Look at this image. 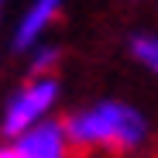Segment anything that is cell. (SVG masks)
<instances>
[{
	"label": "cell",
	"instance_id": "1",
	"mask_svg": "<svg viewBox=\"0 0 158 158\" xmlns=\"http://www.w3.org/2000/svg\"><path fill=\"white\" fill-rule=\"evenodd\" d=\"M65 134L76 148H110L131 151L144 138V120L120 103H100V107L76 114L65 120Z\"/></svg>",
	"mask_w": 158,
	"mask_h": 158
},
{
	"label": "cell",
	"instance_id": "2",
	"mask_svg": "<svg viewBox=\"0 0 158 158\" xmlns=\"http://www.w3.org/2000/svg\"><path fill=\"white\" fill-rule=\"evenodd\" d=\"M55 93H59V86L52 83V79H38V83H31L28 89H21V93L10 100V107H7L4 131H7V134H21V131H28V127L52 107Z\"/></svg>",
	"mask_w": 158,
	"mask_h": 158
},
{
	"label": "cell",
	"instance_id": "3",
	"mask_svg": "<svg viewBox=\"0 0 158 158\" xmlns=\"http://www.w3.org/2000/svg\"><path fill=\"white\" fill-rule=\"evenodd\" d=\"M65 144H69L65 127L41 124L17 141V151H21V158H65Z\"/></svg>",
	"mask_w": 158,
	"mask_h": 158
},
{
	"label": "cell",
	"instance_id": "4",
	"mask_svg": "<svg viewBox=\"0 0 158 158\" xmlns=\"http://www.w3.org/2000/svg\"><path fill=\"white\" fill-rule=\"evenodd\" d=\"M59 4L62 0H35V7L24 14V21H21V28H17V48H24V45H31L38 35H41V28L55 17V10H59Z\"/></svg>",
	"mask_w": 158,
	"mask_h": 158
},
{
	"label": "cell",
	"instance_id": "5",
	"mask_svg": "<svg viewBox=\"0 0 158 158\" xmlns=\"http://www.w3.org/2000/svg\"><path fill=\"white\" fill-rule=\"evenodd\" d=\"M134 55L158 72V38H138L134 41Z\"/></svg>",
	"mask_w": 158,
	"mask_h": 158
},
{
	"label": "cell",
	"instance_id": "6",
	"mask_svg": "<svg viewBox=\"0 0 158 158\" xmlns=\"http://www.w3.org/2000/svg\"><path fill=\"white\" fill-rule=\"evenodd\" d=\"M0 158H21L17 148H0Z\"/></svg>",
	"mask_w": 158,
	"mask_h": 158
},
{
	"label": "cell",
	"instance_id": "7",
	"mask_svg": "<svg viewBox=\"0 0 158 158\" xmlns=\"http://www.w3.org/2000/svg\"><path fill=\"white\" fill-rule=\"evenodd\" d=\"M0 4H4V0H0Z\"/></svg>",
	"mask_w": 158,
	"mask_h": 158
}]
</instances>
